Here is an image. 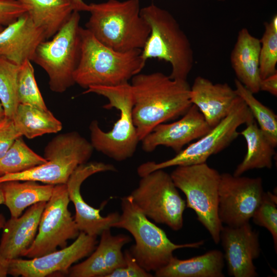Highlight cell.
I'll return each mask as SVG.
<instances>
[{"label":"cell","mask_w":277,"mask_h":277,"mask_svg":"<svg viewBox=\"0 0 277 277\" xmlns=\"http://www.w3.org/2000/svg\"><path fill=\"white\" fill-rule=\"evenodd\" d=\"M21 136L32 139L46 134L60 131L62 124L48 110L19 104L12 119Z\"/></svg>","instance_id":"484cf974"},{"label":"cell","mask_w":277,"mask_h":277,"mask_svg":"<svg viewBox=\"0 0 277 277\" xmlns=\"http://www.w3.org/2000/svg\"><path fill=\"white\" fill-rule=\"evenodd\" d=\"M19 66L0 56V101L5 117L13 119L19 104L17 74Z\"/></svg>","instance_id":"f1b7e54d"},{"label":"cell","mask_w":277,"mask_h":277,"mask_svg":"<svg viewBox=\"0 0 277 277\" xmlns=\"http://www.w3.org/2000/svg\"><path fill=\"white\" fill-rule=\"evenodd\" d=\"M260 91L268 92L273 96H277V73L265 78L261 79L260 84Z\"/></svg>","instance_id":"8d00e7d4"},{"label":"cell","mask_w":277,"mask_h":277,"mask_svg":"<svg viewBox=\"0 0 277 277\" xmlns=\"http://www.w3.org/2000/svg\"><path fill=\"white\" fill-rule=\"evenodd\" d=\"M260 39L243 28L238 32L230 54L231 66L237 80L253 94L260 91Z\"/></svg>","instance_id":"44dd1931"},{"label":"cell","mask_w":277,"mask_h":277,"mask_svg":"<svg viewBox=\"0 0 277 277\" xmlns=\"http://www.w3.org/2000/svg\"><path fill=\"white\" fill-rule=\"evenodd\" d=\"M9 260L0 254V277H6L8 274Z\"/></svg>","instance_id":"74e56055"},{"label":"cell","mask_w":277,"mask_h":277,"mask_svg":"<svg viewBox=\"0 0 277 277\" xmlns=\"http://www.w3.org/2000/svg\"><path fill=\"white\" fill-rule=\"evenodd\" d=\"M4 27L0 25V32L4 29Z\"/></svg>","instance_id":"7bdbcfd3"},{"label":"cell","mask_w":277,"mask_h":277,"mask_svg":"<svg viewBox=\"0 0 277 277\" xmlns=\"http://www.w3.org/2000/svg\"><path fill=\"white\" fill-rule=\"evenodd\" d=\"M224 265L223 253L214 249L185 260L173 256L154 275L157 277H224Z\"/></svg>","instance_id":"7402d4cb"},{"label":"cell","mask_w":277,"mask_h":277,"mask_svg":"<svg viewBox=\"0 0 277 277\" xmlns=\"http://www.w3.org/2000/svg\"><path fill=\"white\" fill-rule=\"evenodd\" d=\"M21 136L16 130L12 119L6 117L0 123V159L15 141Z\"/></svg>","instance_id":"d590c367"},{"label":"cell","mask_w":277,"mask_h":277,"mask_svg":"<svg viewBox=\"0 0 277 277\" xmlns=\"http://www.w3.org/2000/svg\"><path fill=\"white\" fill-rule=\"evenodd\" d=\"M17 97L19 104L48 110L37 85L33 67L29 60L25 61L19 66Z\"/></svg>","instance_id":"4dcf8cb0"},{"label":"cell","mask_w":277,"mask_h":277,"mask_svg":"<svg viewBox=\"0 0 277 277\" xmlns=\"http://www.w3.org/2000/svg\"><path fill=\"white\" fill-rule=\"evenodd\" d=\"M238 96L235 89L227 83L214 84L199 76L190 87V98L212 128L229 113Z\"/></svg>","instance_id":"d6986e66"},{"label":"cell","mask_w":277,"mask_h":277,"mask_svg":"<svg viewBox=\"0 0 277 277\" xmlns=\"http://www.w3.org/2000/svg\"><path fill=\"white\" fill-rule=\"evenodd\" d=\"M235 91L250 110L254 120L267 138L275 148L277 146V116L273 111L261 103L253 93L239 81L235 79Z\"/></svg>","instance_id":"83f0119b"},{"label":"cell","mask_w":277,"mask_h":277,"mask_svg":"<svg viewBox=\"0 0 277 277\" xmlns=\"http://www.w3.org/2000/svg\"><path fill=\"white\" fill-rule=\"evenodd\" d=\"M100 235L98 244L103 250L105 271L104 277H107L115 269L125 265L122 248L129 243L131 239L129 236L123 234L113 235L110 229L104 230Z\"/></svg>","instance_id":"1f68e13d"},{"label":"cell","mask_w":277,"mask_h":277,"mask_svg":"<svg viewBox=\"0 0 277 277\" xmlns=\"http://www.w3.org/2000/svg\"><path fill=\"white\" fill-rule=\"evenodd\" d=\"M93 150L90 142L76 131L60 134L45 148V163L23 172L2 175L0 183L33 181L54 185L66 184L76 168L88 162Z\"/></svg>","instance_id":"52a82bcc"},{"label":"cell","mask_w":277,"mask_h":277,"mask_svg":"<svg viewBox=\"0 0 277 277\" xmlns=\"http://www.w3.org/2000/svg\"><path fill=\"white\" fill-rule=\"evenodd\" d=\"M276 195L270 192H264L261 202L254 212L253 222L266 228L271 233L275 251L277 250Z\"/></svg>","instance_id":"d6a6232c"},{"label":"cell","mask_w":277,"mask_h":277,"mask_svg":"<svg viewBox=\"0 0 277 277\" xmlns=\"http://www.w3.org/2000/svg\"><path fill=\"white\" fill-rule=\"evenodd\" d=\"M73 3L75 11H88V5L86 4L83 0H71Z\"/></svg>","instance_id":"f35d334b"},{"label":"cell","mask_w":277,"mask_h":277,"mask_svg":"<svg viewBox=\"0 0 277 277\" xmlns=\"http://www.w3.org/2000/svg\"><path fill=\"white\" fill-rule=\"evenodd\" d=\"M4 204L8 208L11 217H19L27 207L50 199L54 185L39 184L33 181H7L0 183Z\"/></svg>","instance_id":"cb8c5ba5"},{"label":"cell","mask_w":277,"mask_h":277,"mask_svg":"<svg viewBox=\"0 0 277 277\" xmlns=\"http://www.w3.org/2000/svg\"><path fill=\"white\" fill-rule=\"evenodd\" d=\"M211 129L199 109L192 104L179 120L156 126L141 141L142 148L151 152L158 146H164L178 153L186 144L201 138Z\"/></svg>","instance_id":"e0dca14e"},{"label":"cell","mask_w":277,"mask_h":277,"mask_svg":"<svg viewBox=\"0 0 277 277\" xmlns=\"http://www.w3.org/2000/svg\"><path fill=\"white\" fill-rule=\"evenodd\" d=\"M81 34L80 57L73 77L82 88L128 83L144 68L146 61L142 50L117 51L102 44L86 28H81Z\"/></svg>","instance_id":"3957f363"},{"label":"cell","mask_w":277,"mask_h":277,"mask_svg":"<svg viewBox=\"0 0 277 277\" xmlns=\"http://www.w3.org/2000/svg\"><path fill=\"white\" fill-rule=\"evenodd\" d=\"M45 40L44 30L26 12L0 32V56L19 66L26 60L32 62L37 47Z\"/></svg>","instance_id":"ac0fdd59"},{"label":"cell","mask_w":277,"mask_h":277,"mask_svg":"<svg viewBox=\"0 0 277 277\" xmlns=\"http://www.w3.org/2000/svg\"><path fill=\"white\" fill-rule=\"evenodd\" d=\"M46 162L44 157L30 148L20 136L0 159V176L23 172Z\"/></svg>","instance_id":"4316f807"},{"label":"cell","mask_w":277,"mask_h":277,"mask_svg":"<svg viewBox=\"0 0 277 277\" xmlns=\"http://www.w3.org/2000/svg\"><path fill=\"white\" fill-rule=\"evenodd\" d=\"M66 184L55 185L41 215L38 232L23 256L34 258L67 246L80 231L68 209L70 202Z\"/></svg>","instance_id":"7c38bea8"},{"label":"cell","mask_w":277,"mask_h":277,"mask_svg":"<svg viewBox=\"0 0 277 277\" xmlns=\"http://www.w3.org/2000/svg\"><path fill=\"white\" fill-rule=\"evenodd\" d=\"M140 0H108L88 5L85 26L102 44L117 51L141 49L150 30L141 14Z\"/></svg>","instance_id":"7a4b0ae2"},{"label":"cell","mask_w":277,"mask_h":277,"mask_svg":"<svg viewBox=\"0 0 277 277\" xmlns=\"http://www.w3.org/2000/svg\"><path fill=\"white\" fill-rule=\"evenodd\" d=\"M265 31L261 41L259 69L261 79L277 73V16L264 23Z\"/></svg>","instance_id":"f546056e"},{"label":"cell","mask_w":277,"mask_h":277,"mask_svg":"<svg viewBox=\"0 0 277 277\" xmlns=\"http://www.w3.org/2000/svg\"><path fill=\"white\" fill-rule=\"evenodd\" d=\"M80 19L79 12L74 11L52 38L42 42L35 52L32 62L47 73L53 92L63 93L75 84L73 75L81 54Z\"/></svg>","instance_id":"ba28073f"},{"label":"cell","mask_w":277,"mask_h":277,"mask_svg":"<svg viewBox=\"0 0 277 277\" xmlns=\"http://www.w3.org/2000/svg\"><path fill=\"white\" fill-rule=\"evenodd\" d=\"M141 14L150 27V34L142 49L147 61L157 58L171 67L169 77L187 80L194 65L190 42L174 17L167 10L153 3L141 9Z\"/></svg>","instance_id":"5b68a950"},{"label":"cell","mask_w":277,"mask_h":277,"mask_svg":"<svg viewBox=\"0 0 277 277\" xmlns=\"http://www.w3.org/2000/svg\"><path fill=\"white\" fill-rule=\"evenodd\" d=\"M122 214L112 227L127 230L133 236L135 244L129 250L138 264L148 272L165 266L173 256V252L184 248H198L204 242L177 244L171 242L166 233L151 222L139 209L130 195L121 199Z\"/></svg>","instance_id":"8992f818"},{"label":"cell","mask_w":277,"mask_h":277,"mask_svg":"<svg viewBox=\"0 0 277 277\" xmlns=\"http://www.w3.org/2000/svg\"><path fill=\"white\" fill-rule=\"evenodd\" d=\"M6 222L5 217L3 214L0 213V229H3Z\"/></svg>","instance_id":"60d3db41"},{"label":"cell","mask_w":277,"mask_h":277,"mask_svg":"<svg viewBox=\"0 0 277 277\" xmlns=\"http://www.w3.org/2000/svg\"><path fill=\"white\" fill-rule=\"evenodd\" d=\"M96 237L81 231L74 242L60 250L44 255L9 260L8 274L13 276L45 277L55 273L67 274L72 265L90 255L95 249Z\"/></svg>","instance_id":"5bb4252c"},{"label":"cell","mask_w":277,"mask_h":277,"mask_svg":"<svg viewBox=\"0 0 277 277\" xmlns=\"http://www.w3.org/2000/svg\"><path fill=\"white\" fill-rule=\"evenodd\" d=\"M5 118V113L3 106L0 101V123Z\"/></svg>","instance_id":"ab89813d"},{"label":"cell","mask_w":277,"mask_h":277,"mask_svg":"<svg viewBox=\"0 0 277 277\" xmlns=\"http://www.w3.org/2000/svg\"><path fill=\"white\" fill-rule=\"evenodd\" d=\"M115 167L103 162H87L79 165L70 176L67 184L70 201L75 207L74 221L80 231L97 236L106 229L112 228L120 214L116 212L109 213L105 216L101 215V209H96L88 204L83 199L81 193L82 183L94 174L115 171Z\"/></svg>","instance_id":"9a60e30c"},{"label":"cell","mask_w":277,"mask_h":277,"mask_svg":"<svg viewBox=\"0 0 277 277\" xmlns=\"http://www.w3.org/2000/svg\"><path fill=\"white\" fill-rule=\"evenodd\" d=\"M131 80L133 118L140 141L158 125L183 115L192 105L187 80L161 72L139 73Z\"/></svg>","instance_id":"6da1fadb"},{"label":"cell","mask_w":277,"mask_h":277,"mask_svg":"<svg viewBox=\"0 0 277 277\" xmlns=\"http://www.w3.org/2000/svg\"><path fill=\"white\" fill-rule=\"evenodd\" d=\"M220 241L230 276L259 275L253 261L261 252L259 232L252 228L249 222L238 227L223 226Z\"/></svg>","instance_id":"2e32d148"},{"label":"cell","mask_w":277,"mask_h":277,"mask_svg":"<svg viewBox=\"0 0 277 277\" xmlns=\"http://www.w3.org/2000/svg\"><path fill=\"white\" fill-rule=\"evenodd\" d=\"M89 93L107 98L108 103L103 108H114L120 112V117L109 131L102 130L97 121L91 122L89 130L90 143L93 149L116 161L130 158L140 141L133 122L134 100L130 83L114 86H90L83 92Z\"/></svg>","instance_id":"277c9868"},{"label":"cell","mask_w":277,"mask_h":277,"mask_svg":"<svg viewBox=\"0 0 277 277\" xmlns=\"http://www.w3.org/2000/svg\"><path fill=\"white\" fill-rule=\"evenodd\" d=\"M240 133L246 141L247 152L233 175L240 176L254 169H271L275 154V147L260 129L255 121L246 124V127Z\"/></svg>","instance_id":"d4e9b609"},{"label":"cell","mask_w":277,"mask_h":277,"mask_svg":"<svg viewBox=\"0 0 277 277\" xmlns=\"http://www.w3.org/2000/svg\"><path fill=\"white\" fill-rule=\"evenodd\" d=\"M26 6L33 23L46 39L52 37L67 22L75 7L71 0H17Z\"/></svg>","instance_id":"603a6c76"},{"label":"cell","mask_w":277,"mask_h":277,"mask_svg":"<svg viewBox=\"0 0 277 277\" xmlns=\"http://www.w3.org/2000/svg\"><path fill=\"white\" fill-rule=\"evenodd\" d=\"M28 11V7L17 0H0V25L5 27Z\"/></svg>","instance_id":"836d02e7"},{"label":"cell","mask_w":277,"mask_h":277,"mask_svg":"<svg viewBox=\"0 0 277 277\" xmlns=\"http://www.w3.org/2000/svg\"><path fill=\"white\" fill-rule=\"evenodd\" d=\"M125 265L119 268L107 277H152V274L142 268L131 254L129 249L124 252Z\"/></svg>","instance_id":"e575fe53"},{"label":"cell","mask_w":277,"mask_h":277,"mask_svg":"<svg viewBox=\"0 0 277 277\" xmlns=\"http://www.w3.org/2000/svg\"><path fill=\"white\" fill-rule=\"evenodd\" d=\"M217 1H225V0H217Z\"/></svg>","instance_id":"ee69618b"},{"label":"cell","mask_w":277,"mask_h":277,"mask_svg":"<svg viewBox=\"0 0 277 277\" xmlns=\"http://www.w3.org/2000/svg\"><path fill=\"white\" fill-rule=\"evenodd\" d=\"M254 121L244 101L238 95L228 114L207 134L170 159L142 164L137 168V174L142 177L158 169L206 163L210 156L222 151L238 137L240 133L238 129L241 125Z\"/></svg>","instance_id":"9c48e42d"},{"label":"cell","mask_w":277,"mask_h":277,"mask_svg":"<svg viewBox=\"0 0 277 277\" xmlns=\"http://www.w3.org/2000/svg\"><path fill=\"white\" fill-rule=\"evenodd\" d=\"M141 178L130 194L135 205L155 223L165 224L174 231L181 230L186 203L170 174L158 169Z\"/></svg>","instance_id":"8fae6325"},{"label":"cell","mask_w":277,"mask_h":277,"mask_svg":"<svg viewBox=\"0 0 277 277\" xmlns=\"http://www.w3.org/2000/svg\"><path fill=\"white\" fill-rule=\"evenodd\" d=\"M261 177L221 174L218 214L222 224L238 227L249 222L264 193Z\"/></svg>","instance_id":"4fadbf2b"},{"label":"cell","mask_w":277,"mask_h":277,"mask_svg":"<svg viewBox=\"0 0 277 277\" xmlns=\"http://www.w3.org/2000/svg\"><path fill=\"white\" fill-rule=\"evenodd\" d=\"M46 202L31 206L22 215L6 221L0 241V254L8 260L23 256L32 244Z\"/></svg>","instance_id":"ffe728a7"},{"label":"cell","mask_w":277,"mask_h":277,"mask_svg":"<svg viewBox=\"0 0 277 277\" xmlns=\"http://www.w3.org/2000/svg\"><path fill=\"white\" fill-rule=\"evenodd\" d=\"M4 200L3 194V192H2L1 186H0V205L4 204Z\"/></svg>","instance_id":"b9f144b4"},{"label":"cell","mask_w":277,"mask_h":277,"mask_svg":"<svg viewBox=\"0 0 277 277\" xmlns=\"http://www.w3.org/2000/svg\"><path fill=\"white\" fill-rule=\"evenodd\" d=\"M171 177L186 197V207L193 210L197 220L207 230L215 244L220 242L223 227L218 214L221 174L206 163L179 166Z\"/></svg>","instance_id":"30bf717a"}]
</instances>
